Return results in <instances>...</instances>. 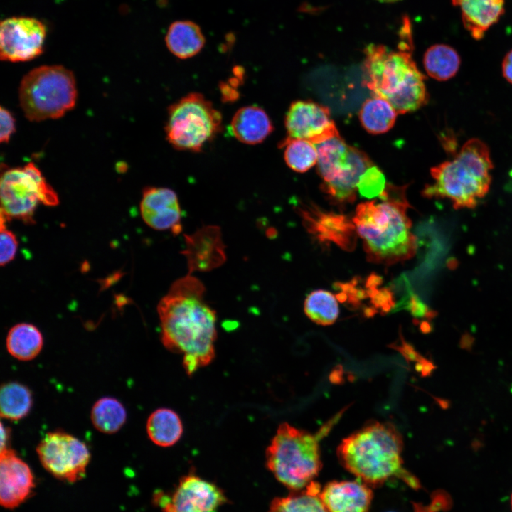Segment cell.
Returning a JSON list of instances; mask_svg holds the SVG:
<instances>
[{"label": "cell", "instance_id": "obj_1", "mask_svg": "<svg viewBox=\"0 0 512 512\" xmlns=\"http://www.w3.org/2000/svg\"><path fill=\"white\" fill-rule=\"evenodd\" d=\"M205 292L202 282L189 273L172 283L157 306L161 342L169 351L183 354L188 375L215 358L216 313Z\"/></svg>", "mask_w": 512, "mask_h": 512}, {"label": "cell", "instance_id": "obj_2", "mask_svg": "<svg viewBox=\"0 0 512 512\" xmlns=\"http://www.w3.org/2000/svg\"><path fill=\"white\" fill-rule=\"evenodd\" d=\"M407 186L387 183L375 200L361 203L353 222L363 241L367 259L391 265L412 257L417 241L407 215Z\"/></svg>", "mask_w": 512, "mask_h": 512}, {"label": "cell", "instance_id": "obj_3", "mask_svg": "<svg viewBox=\"0 0 512 512\" xmlns=\"http://www.w3.org/2000/svg\"><path fill=\"white\" fill-rule=\"evenodd\" d=\"M402 437L390 423L371 422L343 439L336 454L341 465L358 480L378 487L397 476L417 486L402 469Z\"/></svg>", "mask_w": 512, "mask_h": 512}, {"label": "cell", "instance_id": "obj_4", "mask_svg": "<svg viewBox=\"0 0 512 512\" xmlns=\"http://www.w3.org/2000/svg\"><path fill=\"white\" fill-rule=\"evenodd\" d=\"M411 42L404 41L399 50L376 44L364 50L366 86L374 95L389 102L398 114L416 111L429 99L426 77L412 58Z\"/></svg>", "mask_w": 512, "mask_h": 512}, {"label": "cell", "instance_id": "obj_5", "mask_svg": "<svg viewBox=\"0 0 512 512\" xmlns=\"http://www.w3.org/2000/svg\"><path fill=\"white\" fill-rule=\"evenodd\" d=\"M493 167L488 146L470 139L452 159L431 168L433 183L427 184L422 194L449 199L455 209L474 208L489 191Z\"/></svg>", "mask_w": 512, "mask_h": 512}, {"label": "cell", "instance_id": "obj_6", "mask_svg": "<svg viewBox=\"0 0 512 512\" xmlns=\"http://www.w3.org/2000/svg\"><path fill=\"white\" fill-rule=\"evenodd\" d=\"M268 469L292 491L305 489L321 466L319 436L287 422L279 425L266 450Z\"/></svg>", "mask_w": 512, "mask_h": 512}, {"label": "cell", "instance_id": "obj_7", "mask_svg": "<svg viewBox=\"0 0 512 512\" xmlns=\"http://www.w3.org/2000/svg\"><path fill=\"white\" fill-rule=\"evenodd\" d=\"M18 98L26 117L31 121L61 117L76 102L74 75L62 65L36 68L23 78Z\"/></svg>", "mask_w": 512, "mask_h": 512}, {"label": "cell", "instance_id": "obj_8", "mask_svg": "<svg viewBox=\"0 0 512 512\" xmlns=\"http://www.w3.org/2000/svg\"><path fill=\"white\" fill-rule=\"evenodd\" d=\"M321 190L334 203L344 205L356 198L361 175L372 165L363 151L347 144L341 136L315 144Z\"/></svg>", "mask_w": 512, "mask_h": 512}, {"label": "cell", "instance_id": "obj_9", "mask_svg": "<svg viewBox=\"0 0 512 512\" xmlns=\"http://www.w3.org/2000/svg\"><path fill=\"white\" fill-rule=\"evenodd\" d=\"M221 129L220 112L200 93H189L169 107L165 132L176 149L200 151Z\"/></svg>", "mask_w": 512, "mask_h": 512}, {"label": "cell", "instance_id": "obj_10", "mask_svg": "<svg viewBox=\"0 0 512 512\" xmlns=\"http://www.w3.org/2000/svg\"><path fill=\"white\" fill-rule=\"evenodd\" d=\"M0 195V213L7 220L15 218L28 224L33 223L38 203L53 206L59 202L56 192L33 163L6 170L1 176Z\"/></svg>", "mask_w": 512, "mask_h": 512}, {"label": "cell", "instance_id": "obj_11", "mask_svg": "<svg viewBox=\"0 0 512 512\" xmlns=\"http://www.w3.org/2000/svg\"><path fill=\"white\" fill-rule=\"evenodd\" d=\"M36 452L45 469L57 479L73 483L85 476L90 453L83 442L70 434L47 433Z\"/></svg>", "mask_w": 512, "mask_h": 512}, {"label": "cell", "instance_id": "obj_12", "mask_svg": "<svg viewBox=\"0 0 512 512\" xmlns=\"http://www.w3.org/2000/svg\"><path fill=\"white\" fill-rule=\"evenodd\" d=\"M45 26L28 17H12L1 21L0 27L1 59L10 62L28 61L43 51Z\"/></svg>", "mask_w": 512, "mask_h": 512}, {"label": "cell", "instance_id": "obj_13", "mask_svg": "<svg viewBox=\"0 0 512 512\" xmlns=\"http://www.w3.org/2000/svg\"><path fill=\"white\" fill-rule=\"evenodd\" d=\"M287 137L314 144L340 136L329 107L310 100L293 102L286 114Z\"/></svg>", "mask_w": 512, "mask_h": 512}, {"label": "cell", "instance_id": "obj_14", "mask_svg": "<svg viewBox=\"0 0 512 512\" xmlns=\"http://www.w3.org/2000/svg\"><path fill=\"white\" fill-rule=\"evenodd\" d=\"M226 502V498L215 484L195 475L183 477L165 512H215Z\"/></svg>", "mask_w": 512, "mask_h": 512}, {"label": "cell", "instance_id": "obj_15", "mask_svg": "<svg viewBox=\"0 0 512 512\" xmlns=\"http://www.w3.org/2000/svg\"><path fill=\"white\" fill-rule=\"evenodd\" d=\"M140 212L144 221L157 230L182 232L181 210L176 193L164 187H147L143 191Z\"/></svg>", "mask_w": 512, "mask_h": 512}, {"label": "cell", "instance_id": "obj_16", "mask_svg": "<svg viewBox=\"0 0 512 512\" xmlns=\"http://www.w3.org/2000/svg\"><path fill=\"white\" fill-rule=\"evenodd\" d=\"M34 487L33 476L28 465L11 449L1 452L0 503L6 508L22 503Z\"/></svg>", "mask_w": 512, "mask_h": 512}, {"label": "cell", "instance_id": "obj_17", "mask_svg": "<svg viewBox=\"0 0 512 512\" xmlns=\"http://www.w3.org/2000/svg\"><path fill=\"white\" fill-rule=\"evenodd\" d=\"M307 230L321 240L334 242L344 250L356 245V229L346 216L314 208H299Z\"/></svg>", "mask_w": 512, "mask_h": 512}, {"label": "cell", "instance_id": "obj_18", "mask_svg": "<svg viewBox=\"0 0 512 512\" xmlns=\"http://www.w3.org/2000/svg\"><path fill=\"white\" fill-rule=\"evenodd\" d=\"M319 496L329 512H368L373 494L360 480L334 481L324 486Z\"/></svg>", "mask_w": 512, "mask_h": 512}, {"label": "cell", "instance_id": "obj_19", "mask_svg": "<svg viewBox=\"0 0 512 512\" xmlns=\"http://www.w3.org/2000/svg\"><path fill=\"white\" fill-rule=\"evenodd\" d=\"M461 11L466 29L476 40L496 23L504 12V0H452Z\"/></svg>", "mask_w": 512, "mask_h": 512}, {"label": "cell", "instance_id": "obj_20", "mask_svg": "<svg viewBox=\"0 0 512 512\" xmlns=\"http://www.w3.org/2000/svg\"><path fill=\"white\" fill-rule=\"evenodd\" d=\"M230 128L238 141L251 145L262 142L273 131L267 112L255 105L239 109L231 120Z\"/></svg>", "mask_w": 512, "mask_h": 512}, {"label": "cell", "instance_id": "obj_21", "mask_svg": "<svg viewBox=\"0 0 512 512\" xmlns=\"http://www.w3.org/2000/svg\"><path fill=\"white\" fill-rule=\"evenodd\" d=\"M165 41L174 55L181 59H187L195 56L202 50L206 40L197 23L188 20H180L170 25Z\"/></svg>", "mask_w": 512, "mask_h": 512}, {"label": "cell", "instance_id": "obj_22", "mask_svg": "<svg viewBox=\"0 0 512 512\" xmlns=\"http://www.w3.org/2000/svg\"><path fill=\"white\" fill-rule=\"evenodd\" d=\"M183 424L178 415L169 408L154 411L146 422L149 439L156 445L167 447L175 444L181 437Z\"/></svg>", "mask_w": 512, "mask_h": 512}, {"label": "cell", "instance_id": "obj_23", "mask_svg": "<svg viewBox=\"0 0 512 512\" xmlns=\"http://www.w3.org/2000/svg\"><path fill=\"white\" fill-rule=\"evenodd\" d=\"M43 336L38 329L27 323L14 326L6 337L9 353L21 361H30L36 358L43 347Z\"/></svg>", "mask_w": 512, "mask_h": 512}, {"label": "cell", "instance_id": "obj_24", "mask_svg": "<svg viewBox=\"0 0 512 512\" xmlns=\"http://www.w3.org/2000/svg\"><path fill=\"white\" fill-rule=\"evenodd\" d=\"M398 112L386 100L373 96L362 105L358 117L363 128L370 134H382L394 125Z\"/></svg>", "mask_w": 512, "mask_h": 512}, {"label": "cell", "instance_id": "obj_25", "mask_svg": "<svg viewBox=\"0 0 512 512\" xmlns=\"http://www.w3.org/2000/svg\"><path fill=\"white\" fill-rule=\"evenodd\" d=\"M321 490L314 481L302 490L274 498L268 512H329L320 498Z\"/></svg>", "mask_w": 512, "mask_h": 512}, {"label": "cell", "instance_id": "obj_26", "mask_svg": "<svg viewBox=\"0 0 512 512\" xmlns=\"http://www.w3.org/2000/svg\"><path fill=\"white\" fill-rule=\"evenodd\" d=\"M461 63L458 53L446 44H435L427 48L423 58L427 74L431 78L446 81L453 78Z\"/></svg>", "mask_w": 512, "mask_h": 512}, {"label": "cell", "instance_id": "obj_27", "mask_svg": "<svg viewBox=\"0 0 512 512\" xmlns=\"http://www.w3.org/2000/svg\"><path fill=\"white\" fill-rule=\"evenodd\" d=\"M31 390L24 385L9 382L1 385L0 410L2 417L18 420L26 417L32 406Z\"/></svg>", "mask_w": 512, "mask_h": 512}, {"label": "cell", "instance_id": "obj_28", "mask_svg": "<svg viewBox=\"0 0 512 512\" xmlns=\"http://www.w3.org/2000/svg\"><path fill=\"white\" fill-rule=\"evenodd\" d=\"M127 418L125 408L117 399L110 397L99 399L91 411V420L95 427L106 434L117 432Z\"/></svg>", "mask_w": 512, "mask_h": 512}, {"label": "cell", "instance_id": "obj_29", "mask_svg": "<svg viewBox=\"0 0 512 512\" xmlns=\"http://www.w3.org/2000/svg\"><path fill=\"white\" fill-rule=\"evenodd\" d=\"M304 309L306 315L314 323L328 326L334 324L339 314L336 297L331 292L319 289L306 297Z\"/></svg>", "mask_w": 512, "mask_h": 512}, {"label": "cell", "instance_id": "obj_30", "mask_svg": "<svg viewBox=\"0 0 512 512\" xmlns=\"http://www.w3.org/2000/svg\"><path fill=\"white\" fill-rule=\"evenodd\" d=\"M279 146L284 148V158L293 171L303 173L316 164L318 153L315 144L301 139L286 137Z\"/></svg>", "mask_w": 512, "mask_h": 512}, {"label": "cell", "instance_id": "obj_31", "mask_svg": "<svg viewBox=\"0 0 512 512\" xmlns=\"http://www.w3.org/2000/svg\"><path fill=\"white\" fill-rule=\"evenodd\" d=\"M387 186L385 178L381 170L374 164L370 166L361 176L357 185L360 195L368 199L379 197Z\"/></svg>", "mask_w": 512, "mask_h": 512}, {"label": "cell", "instance_id": "obj_32", "mask_svg": "<svg viewBox=\"0 0 512 512\" xmlns=\"http://www.w3.org/2000/svg\"><path fill=\"white\" fill-rule=\"evenodd\" d=\"M0 263L6 265L15 257L18 242L15 235L6 227V219L0 213Z\"/></svg>", "mask_w": 512, "mask_h": 512}, {"label": "cell", "instance_id": "obj_33", "mask_svg": "<svg viewBox=\"0 0 512 512\" xmlns=\"http://www.w3.org/2000/svg\"><path fill=\"white\" fill-rule=\"evenodd\" d=\"M0 110V141L2 143L8 142L15 132V119L6 109L1 107Z\"/></svg>", "mask_w": 512, "mask_h": 512}, {"label": "cell", "instance_id": "obj_34", "mask_svg": "<svg viewBox=\"0 0 512 512\" xmlns=\"http://www.w3.org/2000/svg\"><path fill=\"white\" fill-rule=\"evenodd\" d=\"M502 73L504 78L512 84V50L506 53L503 60Z\"/></svg>", "mask_w": 512, "mask_h": 512}, {"label": "cell", "instance_id": "obj_35", "mask_svg": "<svg viewBox=\"0 0 512 512\" xmlns=\"http://www.w3.org/2000/svg\"><path fill=\"white\" fill-rule=\"evenodd\" d=\"M474 343V338L471 335L466 334L462 336L460 342H459V347L462 349H464L466 351H471Z\"/></svg>", "mask_w": 512, "mask_h": 512}, {"label": "cell", "instance_id": "obj_36", "mask_svg": "<svg viewBox=\"0 0 512 512\" xmlns=\"http://www.w3.org/2000/svg\"><path fill=\"white\" fill-rule=\"evenodd\" d=\"M10 438V430L8 427H5L1 424V452L9 449L8 442Z\"/></svg>", "mask_w": 512, "mask_h": 512}, {"label": "cell", "instance_id": "obj_37", "mask_svg": "<svg viewBox=\"0 0 512 512\" xmlns=\"http://www.w3.org/2000/svg\"><path fill=\"white\" fill-rule=\"evenodd\" d=\"M377 1L383 2V3H393V2L398 1L399 0H377Z\"/></svg>", "mask_w": 512, "mask_h": 512}, {"label": "cell", "instance_id": "obj_38", "mask_svg": "<svg viewBox=\"0 0 512 512\" xmlns=\"http://www.w3.org/2000/svg\"><path fill=\"white\" fill-rule=\"evenodd\" d=\"M511 508H512V494H511Z\"/></svg>", "mask_w": 512, "mask_h": 512}, {"label": "cell", "instance_id": "obj_39", "mask_svg": "<svg viewBox=\"0 0 512 512\" xmlns=\"http://www.w3.org/2000/svg\"><path fill=\"white\" fill-rule=\"evenodd\" d=\"M417 512V511H416Z\"/></svg>", "mask_w": 512, "mask_h": 512}]
</instances>
